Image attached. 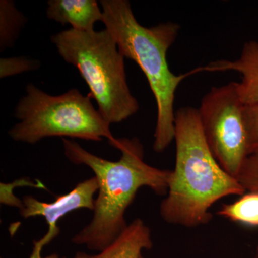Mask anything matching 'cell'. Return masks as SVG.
I'll list each match as a JSON object with an SVG mask.
<instances>
[{
    "mask_svg": "<svg viewBox=\"0 0 258 258\" xmlns=\"http://www.w3.org/2000/svg\"><path fill=\"white\" fill-rule=\"evenodd\" d=\"M254 258H258V243L257 247H256L255 254H254Z\"/></svg>",
    "mask_w": 258,
    "mask_h": 258,
    "instance_id": "cell-17",
    "label": "cell"
},
{
    "mask_svg": "<svg viewBox=\"0 0 258 258\" xmlns=\"http://www.w3.org/2000/svg\"><path fill=\"white\" fill-rule=\"evenodd\" d=\"M40 66L38 60H32L26 57H10L0 60V78L5 79L14 76L35 71Z\"/></svg>",
    "mask_w": 258,
    "mask_h": 258,
    "instance_id": "cell-15",
    "label": "cell"
},
{
    "mask_svg": "<svg viewBox=\"0 0 258 258\" xmlns=\"http://www.w3.org/2000/svg\"><path fill=\"white\" fill-rule=\"evenodd\" d=\"M98 191V180L94 176L81 181L71 191L57 197L52 203L41 202L32 196L24 197L20 214L25 219L44 217L48 225L46 234L55 239L60 232L57 222L69 212L79 209L93 211L96 200L94 197Z\"/></svg>",
    "mask_w": 258,
    "mask_h": 258,
    "instance_id": "cell-7",
    "label": "cell"
},
{
    "mask_svg": "<svg viewBox=\"0 0 258 258\" xmlns=\"http://www.w3.org/2000/svg\"><path fill=\"white\" fill-rule=\"evenodd\" d=\"M140 258H144V257H143V255H142V256H141Z\"/></svg>",
    "mask_w": 258,
    "mask_h": 258,
    "instance_id": "cell-18",
    "label": "cell"
},
{
    "mask_svg": "<svg viewBox=\"0 0 258 258\" xmlns=\"http://www.w3.org/2000/svg\"><path fill=\"white\" fill-rule=\"evenodd\" d=\"M47 18L62 25L70 24L81 32L94 31L95 24L103 22V12L96 0H50Z\"/></svg>",
    "mask_w": 258,
    "mask_h": 258,
    "instance_id": "cell-9",
    "label": "cell"
},
{
    "mask_svg": "<svg viewBox=\"0 0 258 258\" xmlns=\"http://www.w3.org/2000/svg\"><path fill=\"white\" fill-rule=\"evenodd\" d=\"M203 72L233 71L242 76L237 83L239 94L244 105L258 104V42L244 44L240 57L235 60H216L203 66Z\"/></svg>",
    "mask_w": 258,
    "mask_h": 258,
    "instance_id": "cell-8",
    "label": "cell"
},
{
    "mask_svg": "<svg viewBox=\"0 0 258 258\" xmlns=\"http://www.w3.org/2000/svg\"><path fill=\"white\" fill-rule=\"evenodd\" d=\"M244 116L249 156L258 153V104L244 105Z\"/></svg>",
    "mask_w": 258,
    "mask_h": 258,
    "instance_id": "cell-14",
    "label": "cell"
},
{
    "mask_svg": "<svg viewBox=\"0 0 258 258\" xmlns=\"http://www.w3.org/2000/svg\"><path fill=\"white\" fill-rule=\"evenodd\" d=\"M217 214L230 221L258 227V192H245L233 203L224 204Z\"/></svg>",
    "mask_w": 258,
    "mask_h": 258,
    "instance_id": "cell-11",
    "label": "cell"
},
{
    "mask_svg": "<svg viewBox=\"0 0 258 258\" xmlns=\"http://www.w3.org/2000/svg\"><path fill=\"white\" fill-rule=\"evenodd\" d=\"M60 57L78 70L110 124L128 119L139 111L138 101L126 81L124 58L106 29L101 31L63 30L51 37Z\"/></svg>",
    "mask_w": 258,
    "mask_h": 258,
    "instance_id": "cell-4",
    "label": "cell"
},
{
    "mask_svg": "<svg viewBox=\"0 0 258 258\" xmlns=\"http://www.w3.org/2000/svg\"><path fill=\"white\" fill-rule=\"evenodd\" d=\"M27 22L26 17L20 13L10 0L0 2V49L4 51L14 45L20 31Z\"/></svg>",
    "mask_w": 258,
    "mask_h": 258,
    "instance_id": "cell-12",
    "label": "cell"
},
{
    "mask_svg": "<svg viewBox=\"0 0 258 258\" xmlns=\"http://www.w3.org/2000/svg\"><path fill=\"white\" fill-rule=\"evenodd\" d=\"M103 23L115 39L121 55L136 62L148 80L157 106V119L153 149L161 153L174 141V101L180 83L197 73L198 67L184 74L171 72L167 52L180 30L178 24L168 22L146 28L135 18L127 0H101Z\"/></svg>",
    "mask_w": 258,
    "mask_h": 258,
    "instance_id": "cell-3",
    "label": "cell"
},
{
    "mask_svg": "<svg viewBox=\"0 0 258 258\" xmlns=\"http://www.w3.org/2000/svg\"><path fill=\"white\" fill-rule=\"evenodd\" d=\"M244 108L237 83L230 82L212 88L198 109L210 150L222 167L235 178L248 157Z\"/></svg>",
    "mask_w": 258,
    "mask_h": 258,
    "instance_id": "cell-6",
    "label": "cell"
},
{
    "mask_svg": "<svg viewBox=\"0 0 258 258\" xmlns=\"http://www.w3.org/2000/svg\"><path fill=\"white\" fill-rule=\"evenodd\" d=\"M175 167L160 205L161 218L172 225L196 227L212 220L210 208L226 197L246 192L235 177L219 164L204 136L198 110L176 112Z\"/></svg>",
    "mask_w": 258,
    "mask_h": 258,
    "instance_id": "cell-2",
    "label": "cell"
},
{
    "mask_svg": "<svg viewBox=\"0 0 258 258\" xmlns=\"http://www.w3.org/2000/svg\"><path fill=\"white\" fill-rule=\"evenodd\" d=\"M91 98L76 88L52 96L30 83L26 95L20 100L15 115L20 122L8 134L15 142L35 144L47 137H71L116 142L110 123L93 106Z\"/></svg>",
    "mask_w": 258,
    "mask_h": 258,
    "instance_id": "cell-5",
    "label": "cell"
},
{
    "mask_svg": "<svg viewBox=\"0 0 258 258\" xmlns=\"http://www.w3.org/2000/svg\"><path fill=\"white\" fill-rule=\"evenodd\" d=\"M62 144L67 159L89 167L98 182L92 220L73 237V243L101 252L126 228L125 212L141 188L159 195L167 193L171 171L147 164L138 139H118L112 146L121 152L116 161L98 157L73 140L63 138Z\"/></svg>",
    "mask_w": 258,
    "mask_h": 258,
    "instance_id": "cell-1",
    "label": "cell"
},
{
    "mask_svg": "<svg viewBox=\"0 0 258 258\" xmlns=\"http://www.w3.org/2000/svg\"><path fill=\"white\" fill-rule=\"evenodd\" d=\"M50 241L46 236L44 235L42 238L38 240L33 241V249L32 253L28 258H66L64 256H60L59 254L54 253L47 255L46 257L42 256V250L43 247L47 244L50 243Z\"/></svg>",
    "mask_w": 258,
    "mask_h": 258,
    "instance_id": "cell-16",
    "label": "cell"
},
{
    "mask_svg": "<svg viewBox=\"0 0 258 258\" xmlns=\"http://www.w3.org/2000/svg\"><path fill=\"white\" fill-rule=\"evenodd\" d=\"M153 247L152 234L142 219H135L118 237L99 253L79 252L74 258H140L144 249Z\"/></svg>",
    "mask_w": 258,
    "mask_h": 258,
    "instance_id": "cell-10",
    "label": "cell"
},
{
    "mask_svg": "<svg viewBox=\"0 0 258 258\" xmlns=\"http://www.w3.org/2000/svg\"><path fill=\"white\" fill-rule=\"evenodd\" d=\"M236 179L246 192H258V153L246 158Z\"/></svg>",
    "mask_w": 258,
    "mask_h": 258,
    "instance_id": "cell-13",
    "label": "cell"
}]
</instances>
